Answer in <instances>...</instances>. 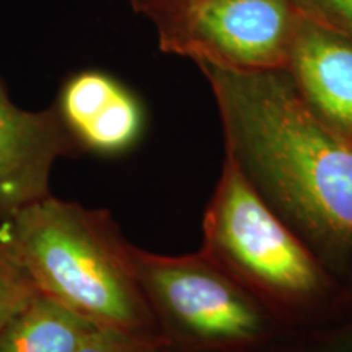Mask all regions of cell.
<instances>
[{
	"instance_id": "5bb4252c",
	"label": "cell",
	"mask_w": 352,
	"mask_h": 352,
	"mask_svg": "<svg viewBox=\"0 0 352 352\" xmlns=\"http://www.w3.org/2000/svg\"><path fill=\"white\" fill-rule=\"evenodd\" d=\"M0 220H2V217H0Z\"/></svg>"
},
{
	"instance_id": "8992f818",
	"label": "cell",
	"mask_w": 352,
	"mask_h": 352,
	"mask_svg": "<svg viewBox=\"0 0 352 352\" xmlns=\"http://www.w3.org/2000/svg\"><path fill=\"white\" fill-rule=\"evenodd\" d=\"M80 152L56 104L25 111L12 103L0 83V217L51 196L52 166Z\"/></svg>"
},
{
	"instance_id": "6da1fadb",
	"label": "cell",
	"mask_w": 352,
	"mask_h": 352,
	"mask_svg": "<svg viewBox=\"0 0 352 352\" xmlns=\"http://www.w3.org/2000/svg\"><path fill=\"white\" fill-rule=\"evenodd\" d=\"M199 69L227 155L254 191L294 232L352 254V142L307 107L287 70Z\"/></svg>"
},
{
	"instance_id": "ba28073f",
	"label": "cell",
	"mask_w": 352,
	"mask_h": 352,
	"mask_svg": "<svg viewBox=\"0 0 352 352\" xmlns=\"http://www.w3.org/2000/svg\"><path fill=\"white\" fill-rule=\"evenodd\" d=\"M91 328L60 303L38 294L0 333V352H77Z\"/></svg>"
},
{
	"instance_id": "7c38bea8",
	"label": "cell",
	"mask_w": 352,
	"mask_h": 352,
	"mask_svg": "<svg viewBox=\"0 0 352 352\" xmlns=\"http://www.w3.org/2000/svg\"><path fill=\"white\" fill-rule=\"evenodd\" d=\"M298 15L352 38V0H289Z\"/></svg>"
},
{
	"instance_id": "30bf717a",
	"label": "cell",
	"mask_w": 352,
	"mask_h": 352,
	"mask_svg": "<svg viewBox=\"0 0 352 352\" xmlns=\"http://www.w3.org/2000/svg\"><path fill=\"white\" fill-rule=\"evenodd\" d=\"M38 294L32 277L0 245V333Z\"/></svg>"
},
{
	"instance_id": "277c9868",
	"label": "cell",
	"mask_w": 352,
	"mask_h": 352,
	"mask_svg": "<svg viewBox=\"0 0 352 352\" xmlns=\"http://www.w3.org/2000/svg\"><path fill=\"white\" fill-rule=\"evenodd\" d=\"M158 334L178 352L230 351L256 341L264 321L246 290L202 253L164 256L132 246Z\"/></svg>"
},
{
	"instance_id": "7a4b0ae2",
	"label": "cell",
	"mask_w": 352,
	"mask_h": 352,
	"mask_svg": "<svg viewBox=\"0 0 352 352\" xmlns=\"http://www.w3.org/2000/svg\"><path fill=\"white\" fill-rule=\"evenodd\" d=\"M0 245L39 294L94 327L158 334L132 245L104 209L47 196L0 220Z\"/></svg>"
},
{
	"instance_id": "3957f363",
	"label": "cell",
	"mask_w": 352,
	"mask_h": 352,
	"mask_svg": "<svg viewBox=\"0 0 352 352\" xmlns=\"http://www.w3.org/2000/svg\"><path fill=\"white\" fill-rule=\"evenodd\" d=\"M202 227L201 253L245 290L279 305H300L323 292L327 279L314 254L228 155Z\"/></svg>"
},
{
	"instance_id": "9c48e42d",
	"label": "cell",
	"mask_w": 352,
	"mask_h": 352,
	"mask_svg": "<svg viewBox=\"0 0 352 352\" xmlns=\"http://www.w3.org/2000/svg\"><path fill=\"white\" fill-rule=\"evenodd\" d=\"M144 129V113L138 98L124 87L76 135L82 152L120 155L138 142Z\"/></svg>"
},
{
	"instance_id": "8fae6325",
	"label": "cell",
	"mask_w": 352,
	"mask_h": 352,
	"mask_svg": "<svg viewBox=\"0 0 352 352\" xmlns=\"http://www.w3.org/2000/svg\"><path fill=\"white\" fill-rule=\"evenodd\" d=\"M77 352H178L160 334L91 328Z\"/></svg>"
},
{
	"instance_id": "52a82bcc",
	"label": "cell",
	"mask_w": 352,
	"mask_h": 352,
	"mask_svg": "<svg viewBox=\"0 0 352 352\" xmlns=\"http://www.w3.org/2000/svg\"><path fill=\"white\" fill-rule=\"evenodd\" d=\"M284 70L307 107L352 142V38L298 15Z\"/></svg>"
},
{
	"instance_id": "5b68a950",
	"label": "cell",
	"mask_w": 352,
	"mask_h": 352,
	"mask_svg": "<svg viewBox=\"0 0 352 352\" xmlns=\"http://www.w3.org/2000/svg\"><path fill=\"white\" fill-rule=\"evenodd\" d=\"M160 50L236 70L285 69L298 13L289 0H176L147 15Z\"/></svg>"
},
{
	"instance_id": "4fadbf2b",
	"label": "cell",
	"mask_w": 352,
	"mask_h": 352,
	"mask_svg": "<svg viewBox=\"0 0 352 352\" xmlns=\"http://www.w3.org/2000/svg\"><path fill=\"white\" fill-rule=\"evenodd\" d=\"M176 0H131V6L135 12L142 13V15H151L152 12L158 10V8L173 3Z\"/></svg>"
}]
</instances>
